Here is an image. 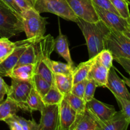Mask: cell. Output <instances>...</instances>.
<instances>
[{
  "instance_id": "6da1fadb",
  "label": "cell",
  "mask_w": 130,
  "mask_h": 130,
  "mask_svg": "<svg viewBox=\"0 0 130 130\" xmlns=\"http://www.w3.org/2000/svg\"><path fill=\"white\" fill-rule=\"evenodd\" d=\"M76 24L86 39L89 58H93L105 49V41L110 34V29L104 22L100 20L96 22L90 23L78 19Z\"/></svg>"
},
{
  "instance_id": "7a4b0ae2",
  "label": "cell",
  "mask_w": 130,
  "mask_h": 130,
  "mask_svg": "<svg viewBox=\"0 0 130 130\" xmlns=\"http://www.w3.org/2000/svg\"><path fill=\"white\" fill-rule=\"evenodd\" d=\"M55 39L50 34L44 36L34 43L36 61L34 65V74L39 75L50 83L54 82L52 70L50 55L54 51Z\"/></svg>"
},
{
  "instance_id": "3957f363",
  "label": "cell",
  "mask_w": 130,
  "mask_h": 130,
  "mask_svg": "<svg viewBox=\"0 0 130 130\" xmlns=\"http://www.w3.org/2000/svg\"><path fill=\"white\" fill-rule=\"evenodd\" d=\"M32 3L33 8L39 14L51 13L76 23L78 20L67 0H32Z\"/></svg>"
},
{
  "instance_id": "277c9868",
  "label": "cell",
  "mask_w": 130,
  "mask_h": 130,
  "mask_svg": "<svg viewBox=\"0 0 130 130\" xmlns=\"http://www.w3.org/2000/svg\"><path fill=\"white\" fill-rule=\"evenodd\" d=\"M22 32L24 27L21 17L0 1V37L10 39Z\"/></svg>"
},
{
  "instance_id": "5b68a950",
  "label": "cell",
  "mask_w": 130,
  "mask_h": 130,
  "mask_svg": "<svg viewBox=\"0 0 130 130\" xmlns=\"http://www.w3.org/2000/svg\"><path fill=\"white\" fill-rule=\"evenodd\" d=\"M24 32L27 39L42 38L46 32V26L48 22L46 18L42 17L34 8L29 9L22 13Z\"/></svg>"
},
{
  "instance_id": "8992f818",
  "label": "cell",
  "mask_w": 130,
  "mask_h": 130,
  "mask_svg": "<svg viewBox=\"0 0 130 130\" xmlns=\"http://www.w3.org/2000/svg\"><path fill=\"white\" fill-rule=\"evenodd\" d=\"M105 47L111 52L114 58L130 59V39L124 33L110 29Z\"/></svg>"
},
{
  "instance_id": "52a82bcc",
  "label": "cell",
  "mask_w": 130,
  "mask_h": 130,
  "mask_svg": "<svg viewBox=\"0 0 130 130\" xmlns=\"http://www.w3.org/2000/svg\"><path fill=\"white\" fill-rule=\"evenodd\" d=\"M32 88V84L30 81L11 79V86H9L7 97L10 98L19 104L20 109L24 111H29L26 105V101L29 93Z\"/></svg>"
},
{
  "instance_id": "ba28073f",
  "label": "cell",
  "mask_w": 130,
  "mask_h": 130,
  "mask_svg": "<svg viewBox=\"0 0 130 130\" xmlns=\"http://www.w3.org/2000/svg\"><path fill=\"white\" fill-rule=\"evenodd\" d=\"M67 1L78 19L90 23L100 20L92 0H67Z\"/></svg>"
},
{
  "instance_id": "9c48e42d",
  "label": "cell",
  "mask_w": 130,
  "mask_h": 130,
  "mask_svg": "<svg viewBox=\"0 0 130 130\" xmlns=\"http://www.w3.org/2000/svg\"><path fill=\"white\" fill-rule=\"evenodd\" d=\"M94 5L100 20L104 22L110 29L123 33L130 30V23L129 22L119 15L101 8L95 4Z\"/></svg>"
},
{
  "instance_id": "30bf717a",
  "label": "cell",
  "mask_w": 130,
  "mask_h": 130,
  "mask_svg": "<svg viewBox=\"0 0 130 130\" xmlns=\"http://www.w3.org/2000/svg\"><path fill=\"white\" fill-rule=\"evenodd\" d=\"M86 109L97 119L100 125L109 120L117 112L113 105L102 102L94 97L86 102Z\"/></svg>"
},
{
  "instance_id": "8fae6325",
  "label": "cell",
  "mask_w": 130,
  "mask_h": 130,
  "mask_svg": "<svg viewBox=\"0 0 130 130\" xmlns=\"http://www.w3.org/2000/svg\"><path fill=\"white\" fill-rule=\"evenodd\" d=\"M59 104L45 105L41 112V119L37 130H57Z\"/></svg>"
},
{
  "instance_id": "7c38bea8",
  "label": "cell",
  "mask_w": 130,
  "mask_h": 130,
  "mask_svg": "<svg viewBox=\"0 0 130 130\" xmlns=\"http://www.w3.org/2000/svg\"><path fill=\"white\" fill-rule=\"evenodd\" d=\"M77 117V113L63 98L59 105L57 130H72Z\"/></svg>"
},
{
  "instance_id": "4fadbf2b",
  "label": "cell",
  "mask_w": 130,
  "mask_h": 130,
  "mask_svg": "<svg viewBox=\"0 0 130 130\" xmlns=\"http://www.w3.org/2000/svg\"><path fill=\"white\" fill-rule=\"evenodd\" d=\"M106 88L112 93L114 96L130 100V93L126 88V85L123 79H121L116 73L114 66L109 71Z\"/></svg>"
},
{
  "instance_id": "5bb4252c",
  "label": "cell",
  "mask_w": 130,
  "mask_h": 130,
  "mask_svg": "<svg viewBox=\"0 0 130 130\" xmlns=\"http://www.w3.org/2000/svg\"><path fill=\"white\" fill-rule=\"evenodd\" d=\"M30 44H31L27 43V44H24L18 46L14 50L13 52L7 58H5L3 62L0 63V76L7 77L8 74L16 66L20 55L25 51L27 46Z\"/></svg>"
},
{
  "instance_id": "9a60e30c",
  "label": "cell",
  "mask_w": 130,
  "mask_h": 130,
  "mask_svg": "<svg viewBox=\"0 0 130 130\" xmlns=\"http://www.w3.org/2000/svg\"><path fill=\"white\" fill-rule=\"evenodd\" d=\"M101 125L91 112L86 109L82 114H77L72 130H100Z\"/></svg>"
},
{
  "instance_id": "2e32d148",
  "label": "cell",
  "mask_w": 130,
  "mask_h": 130,
  "mask_svg": "<svg viewBox=\"0 0 130 130\" xmlns=\"http://www.w3.org/2000/svg\"><path fill=\"white\" fill-rule=\"evenodd\" d=\"M43 38V37H42ZM41 38H31L24 40L18 41L16 42H11L10 39L6 38H0V63L7 58L14 50L18 46L27 43H35L38 42Z\"/></svg>"
},
{
  "instance_id": "e0dca14e",
  "label": "cell",
  "mask_w": 130,
  "mask_h": 130,
  "mask_svg": "<svg viewBox=\"0 0 130 130\" xmlns=\"http://www.w3.org/2000/svg\"><path fill=\"white\" fill-rule=\"evenodd\" d=\"M109 71V70L102 65L96 58V60L89 72L87 79L93 80L96 83L98 87L106 88Z\"/></svg>"
},
{
  "instance_id": "ac0fdd59",
  "label": "cell",
  "mask_w": 130,
  "mask_h": 130,
  "mask_svg": "<svg viewBox=\"0 0 130 130\" xmlns=\"http://www.w3.org/2000/svg\"><path fill=\"white\" fill-rule=\"evenodd\" d=\"M54 50L60 57L64 58L69 65L75 67L73 61L71 58L67 36L62 34L60 30H59L58 36L55 39Z\"/></svg>"
},
{
  "instance_id": "d6986e66",
  "label": "cell",
  "mask_w": 130,
  "mask_h": 130,
  "mask_svg": "<svg viewBox=\"0 0 130 130\" xmlns=\"http://www.w3.org/2000/svg\"><path fill=\"white\" fill-rule=\"evenodd\" d=\"M129 124L121 110H119L109 120L103 123L100 130H128Z\"/></svg>"
},
{
  "instance_id": "ffe728a7",
  "label": "cell",
  "mask_w": 130,
  "mask_h": 130,
  "mask_svg": "<svg viewBox=\"0 0 130 130\" xmlns=\"http://www.w3.org/2000/svg\"><path fill=\"white\" fill-rule=\"evenodd\" d=\"M96 56H95L93 58H89L88 61L81 62L78 65L77 67H75L73 71V74H72L73 85L88 78L89 72L91 70L93 64L96 60Z\"/></svg>"
},
{
  "instance_id": "44dd1931",
  "label": "cell",
  "mask_w": 130,
  "mask_h": 130,
  "mask_svg": "<svg viewBox=\"0 0 130 130\" xmlns=\"http://www.w3.org/2000/svg\"><path fill=\"white\" fill-rule=\"evenodd\" d=\"M20 110L19 104L16 102L7 97L0 104V121H5L8 118L17 114Z\"/></svg>"
},
{
  "instance_id": "7402d4cb",
  "label": "cell",
  "mask_w": 130,
  "mask_h": 130,
  "mask_svg": "<svg viewBox=\"0 0 130 130\" xmlns=\"http://www.w3.org/2000/svg\"><path fill=\"white\" fill-rule=\"evenodd\" d=\"M34 74V65H24L15 67L7 77L23 81H30Z\"/></svg>"
},
{
  "instance_id": "603a6c76",
  "label": "cell",
  "mask_w": 130,
  "mask_h": 130,
  "mask_svg": "<svg viewBox=\"0 0 130 130\" xmlns=\"http://www.w3.org/2000/svg\"><path fill=\"white\" fill-rule=\"evenodd\" d=\"M53 77L56 87L63 96L71 93L73 86L72 75L66 76L63 74H54Z\"/></svg>"
},
{
  "instance_id": "cb8c5ba5",
  "label": "cell",
  "mask_w": 130,
  "mask_h": 130,
  "mask_svg": "<svg viewBox=\"0 0 130 130\" xmlns=\"http://www.w3.org/2000/svg\"><path fill=\"white\" fill-rule=\"evenodd\" d=\"M26 105L27 106L29 111L32 112L33 111H41L45 105L43 103L42 98L39 95L35 89L32 88L29 96L26 101Z\"/></svg>"
},
{
  "instance_id": "d4e9b609",
  "label": "cell",
  "mask_w": 130,
  "mask_h": 130,
  "mask_svg": "<svg viewBox=\"0 0 130 130\" xmlns=\"http://www.w3.org/2000/svg\"><path fill=\"white\" fill-rule=\"evenodd\" d=\"M64 96L60 92L53 82L52 84L50 90L42 98V100L45 105H55V104H60Z\"/></svg>"
},
{
  "instance_id": "484cf974",
  "label": "cell",
  "mask_w": 130,
  "mask_h": 130,
  "mask_svg": "<svg viewBox=\"0 0 130 130\" xmlns=\"http://www.w3.org/2000/svg\"><path fill=\"white\" fill-rule=\"evenodd\" d=\"M36 61V51L34 48V43H33L27 46L25 51L20 55L15 67L24 66V65H35Z\"/></svg>"
},
{
  "instance_id": "4316f807",
  "label": "cell",
  "mask_w": 130,
  "mask_h": 130,
  "mask_svg": "<svg viewBox=\"0 0 130 130\" xmlns=\"http://www.w3.org/2000/svg\"><path fill=\"white\" fill-rule=\"evenodd\" d=\"M32 86L36 91L43 98L50 89L52 83L47 81L39 75L34 74L31 79Z\"/></svg>"
},
{
  "instance_id": "83f0119b",
  "label": "cell",
  "mask_w": 130,
  "mask_h": 130,
  "mask_svg": "<svg viewBox=\"0 0 130 130\" xmlns=\"http://www.w3.org/2000/svg\"><path fill=\"white\" fill-rule=\"evenodd\" d=\"M64 99L78 115L83 114L86 110V102L84 99L75 96L71 93L64 96Z\"/></svg>"
},
{
  "instance_id": "f1b7e54d",
  "label": "cell",
  "mask_w": 130,
  "mask_h": 130,
  "mask_svg": "<svg viewBox=\"0 0 130 130\" xmlns=\"http://www.w3.org/2000/svg\"><path fill=\"white\" fill-rule=\"evenodd\" d=\"M75 67H72L68 63L52 60V70L53 74H63L71 76L73 74Z\"/></svg>"
},
{
  "instance_id": "f546056e",
  "label": "cell",
  "mask_w": 130,
  "mask_h": 130,
  "mask_svg": "<svg viewBox=\"0 0 130 130\" xmlns=\"http://www.w3.org/2000/svg\"><path fill=\"white\" fill-rule=\"evenodd\" d=\"M119 15L130 23V13L128 4L125 0H110Z\"/></svg>"
},
{
  "instance_id": "4dcf8cb0",
  "label": "cell",
  "mask_w": 130,
  "mask_h": 130,
  "mask_svg": "<svg viewBox=\"0 0 130 130\" xmlns=\"http://www.w3.org/2000/svg\"><path fill=\"white\" fill-rule=\"evenodd\" d=\"M96 60L109 70L113 66L114 57L111 52L107 49H104L96 55Z\"/></svg>"
},
{
  "instance_id": "1f68e13d",
  "label": "cell",
  "mask_w": 130,
  "mask_h": 130,
  "mask_svg": "<svg viewBox=\"0 0 130 130\" xmlns=\"http://www.w3.org/2000/svg\"><path fill=\"white\" fill-rule=\"evenodd\" d=\"M97 87V85L93 80L88 79L87 83L85 88V95H84V100L86 102L91 100L94 97V94Z\"/></svg>"
},
{
  "instance_id": "d6a6232c",
  "label": "cell",
  "mask_w": 130,
  "mask_h": 130,
  "mask_svg": "<svg viewBox=\"0 0 130 130\" xmlns=\"http://www.w3.org/2000/svg\"><path fill=\"white\" fill-rule=\"evenodd\" d=\"M121 108V110L130 123V100L114 96Z\"/></svg>"
},
{
  "instance_id": "836d02e7",
  "label": "cell",
  "mask_w": 130,
  "mask_h": 130,
  "mask_svg": "<svg viewBox=\"0 0 130 130\" xmlns=\"http://www.w3.org/2000/svg\"><path fill=\"white\" fill-rule=\"evenodd\" d=\"M15 119L21 124L23 130H37L38 124L34 120H27L25 118L17 116H13Z\"/></svg>"
},
{
  "instance_id": "e575fe53",
  "label": "cell",
  "mask_w": 130,
  "mask_h": 130,
  "mask_svg": "<svg viewBox=\"0 0 130 130\" xmlns=\"http://www.w3.org/2000/svg\"><path fill=\"white\" fill-rule=\"evenodd\" d=\"M88 79L83 80L82 81L77 83L73 85L71 90V93L75 96H78L81 99H84V95H85V88H86V83H87Z\"/></svg>"
},
{
  "instance_id": "d590c367",
  "label": "cell",
  "mask_w": 130,
  "mask_h": 130,
  "mask_svg": "<svg viewBox=\"0 0 130 130\" xmlns=\"http://www.w3.org/2000/svg\"><path fill=\"white\" fill-rule=\"evenodd\" d=\"M92 1L93 3L99 7L104 9L105 10H107V11H111V12L114 13L117 15H119L118 12L116 10V8L113 6L110 0H92Z\"/></svg>"
},
{
  "instance_id": "8d00e7d4",
  "label": "cell",
  "mask_w": 130,
  "mask_h": 130,
  "mask_svg": "<svg viewBox=\"0 0 130 130\" xmlns=\"http://www.w3.org/2000/svg\"><path fill=\"white\" fill-rule=\"evenodd\" d=\"M0 1H1L3 3L5 4L6 6H7L9 8L11 9L14 12L17 13L18 15H20L22 17V11L20 10V8L19 7V6L17 5L15 0H0Z\"/></svg>"
},
{
  "instance_id": "74e56055",
  "label": "cell",
  "mask_w": 130,
  "mask_h": 130,
  "mask_svg": "<svg viewBox=\"0 0 130 130\" xmlns=\"http://www.w3.org/2000/svg\"><path fill=\"white\" fill-rule=\"evenodd\" d=\"M5 122L8 125L10 130H23L21 124L18 122L13 116L11 118H8Z\"/></svg>"
},
{
  "instance_id": "f35d334b",
  "label": "cell",
  "mask_w": 130,
  "mask_h": 130,
  "mask_svg": "<svg viewBox=\"0 0 130 130\" xmlns=\"http://www.w3.org/2000/svg\"><path fill=\"white\" fill-rule=\"evenodd\" d=\"M22 11L33 8L32 0H15Z\"/></svg>"
},
{
  "instance_id": "ab89813d",
  "label": "cell",
  "mask_w": 130,
  "mask_h": 130,
  "mask_svg": "<svg viewBox=\"0 0 130 130\" xmlns=\"http://www.w3.org/2000/svg\"><path fill=\"white\" fill-rule=\"evenodd\" d=\"M9 90V86L5 83L1 76H0V102L3 101L4 96L7 94Z\"/></svg>"
},
{
  "instance_id": "60d3db41",
  "label": "cell",
  "mask_w": 130,
  "mask_h": 130,
  "mask_svg": "<svg viewBox=\"0 0 130 130\" xmlns=\"http://www.w3.org/2000/svg\"><path fill=\"white\" fill-rule=\"evenodd\" d=\"M116 62L121 65L125 71L130 75V59L124 58H114Z\"/></svg>"
},
{
  "instance_id": "b9f144b4",
  "label": "cell",
  "mask_w": 130,
  "mask_h": 130,
  "mask_svg": "<svg viewBox=\"0 0 130 130\" xmlns=\"http://www.w3.org/2000/svg\"><path fill=\"white\" fill-rule=\"evenodd\" d=\"M119 73H120V72H119ZM120 74L121 75L122 77H123V81H124V82L125 83L126 85H127L128 87L130 88V77L128 78V77H125V76H124L123 74H121V73H120Z\"/></svg>"
},
{
  "instance_id": "7bdbcfd3",
  "label": "cell",
  "mask_w": 130,
  "mask_h": 130,
  "mask_svg": "<svg viewBox=\"0 0 130 130\" xmlns=\"http://www.w3.org/2000/svg\"><path fill=\"white\" fill-rule=\"evenodd\" d=\"M124 34L128 38H129L130 39V30H128V31H126L125 32H124Z\"/></svg>"
},
{
  "instance_id": "ee69618b",
  "label": "cell",
  "mask_w": 130,
  "mask_h": 130,
  "mask_svg": "<svg viewBox=\"0 0 130 130\" xmlns=\"http://www.w3.org/2000/svg\"><path fill=\"white\" fill-rule=\"evenodd\" d=\"M125 1H126L127 3L128 4V5H129V6H130V0H125Z\"/></svg>"
},
{
  "instance_id": "f6af8a7d",
  "label": "cell",
  "mask_w": 130,
  "mask_h": 130,
  "mask_svg": "<svg viewBox=\"0 0 130 130\" xmlns=\"http://www.w3.org/2000/svg\"><path fill=\"white\" fill-rule=\"evenodd\" d=\"M1 102H0V104H1Z\"/></svg>"
}]
</instances>
